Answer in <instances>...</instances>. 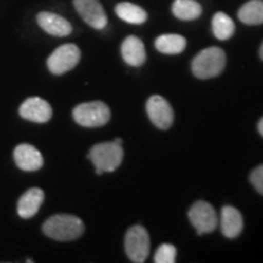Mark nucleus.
<instances>
[{"mask_svg":"<svg viewBox=\"0 0 263 263\" xmlns=\"http://www.w3.org/2000/svg\"><path fill=\"white\" fill-rule=\"evenodd\" d=\"M227 64L226 52L221 48L211 47L203 49L194 58L192 71L200 80H209L222 73Z\"/></svg>","mask_w":263,"mask_h":263,"instance_id":"nucleus-2","label":"nucleus"},{"mask_svg":"<svg viewBox=\"0 0 263 263\" xmlns=\"http://www.w3.org/2000/svg\"><path fill=\"white\" fill-rule=\"evenodd\" d=\"M121 54L126 64L139 67L146 60V51L144 43L136 35H129L121 45Z\"/></svg>","mask_w":263,"mask_h":263,"instance_id":"nucleus-14","label":"nucleus"},{"mask_svg":"<svg viewBox=\"0 0 263 263\" xmlns=\"http://www.w3.org/2000/svg\"><path fill=\"white\" fill-rule=\"evenodd\" d=\"M257 128H258L259 134H261V136L263 137V117L261 118V121H259V122H258V126H257Z\"/></svg>","mask_w":263,"mask_h":263,"instance_id":"nucleus-23","label":"nucleus"},{"mask_svg":"<svg viewBox=\"0 0 263 263\" xmlns=\"http://www.w3.org/2000/svg\"><path fill=\"white\" fill-rule=\"evenodd\" d=\"M37 24L43 31L54 37H66L72 33V26L62 16L54 12L42 11L37 15Z\"/></svg>","mask_w":263,"mask_h":263,"instance_id":"nucleus-12","label":"nucleus"},{"mask_svg":"<svg viewBox=\"0 0 263 263\" xmlns=\"http://www.w3.org/2000/svg\"><path fill=\"white\" fill-rule=\"evenodd\" d=\"M14 161L16 166L25 172L39 171L44 164L41 151L31 144H20L14 150Z\"/></svg>","mask_w":263,"mask_h":263,"instance_id":"nucleus-11","label":"nucleus"},{"mask_svg":"<svg viewBox=\"0 0 263 263\" xmlns=\"http://www.w3.org/2000/svg\"><path fill=\"white\" fill-rule=\"evenodd\" d=\"M81 60V50L76 44L68 43L55 49L48 58L47 66L52 74L61 76L73 70Z\"/></svg>","mask_w":263,"mask_h":263,"instance_id":"nucleus-5","label":"nucleus"},{"mask_svg":"<svg viewBox=\"0 0 263 263\" xmlns=\"http://www.w3.org/2000/svg\"><path fill=\"white\" fill-rule=\"evenodd\" d=\"M114 141H115V143L120 144V145H122V143H123V140H122V139H121V138H117V139H115Z\"/></svg>","mask_w":263,"mask_h":263,"instance_id":"nucleus-24","label":"nucleus"},{"mask_svg":"<svg viewBox=\"0 0 263 263\" xmlns=\"http://www.w3.org/2000/svg\"><path fill=\"white\" fill-rule=\"evenodd\" d=\"M72 3L85 24L99 31L106 27L107 15L99 0H72Z\"/></svg>","mask_w":263,"mask_h":263,"instance_id":"nucleus-8","label":"nucleus"},{"mask_svg":"<svg viewBox=\"0 0 263 263\" xmlns=\"http://www.w3.org/2000/svg\"><path fill=\"white\" fill-rule=\"evenodd\" d=\"M115 12L122 21L130 25H143L147 20L145 10L133 3H120L115 8Z\"/></svg>","mask_w":263,"mask_h":263,"instance_id":"nucleus-16","label":"nucleus"},{"mask_svg":"<svg viewBox=\"0 0 263 263\" xmlns=\"http://www.w3.org/2000/svg\"><path fill=\"white\" fill-rule=\"evenodd\" d=\"M177 250L171 244H162L157 249L154 262L155 263H173L176 262Z\"/></svg>","mask_w":263,"mask_h":263,"instance_id":"nucleus-21","label":"nucleus"},{"mask_svg":"<svg viewBox=\"0 0 263 263\" xmlns=\"http://www.w3.org/2000/svg\"><path fill=\"white\" fill-rule=\"evenodd\" d=\"M146 112L150 121L160 129H168L174 120L173 108L166 99L160 95H153L146 103Z\"/></svg>","mask_w":263,"mask_h":263,"instance_id":"nucleus-9","label":"nucleus"},{"mask_svg":"<svg viewBox=\"0 0 263 263\" xmlns=\"http://www.w3.org/2000/svg\"><path fill=\"white\" fill-rule=\"evenodd\" d=\"M186 47V39L180 34H162L156 38L155 48L162 54L177 55L184 51Z\"/></svg>","mask_w":263,"mask_h":263,"instance_id":"nucleus-17","label":"nucleus"},{"mask_svg":"<svg viewBox=\"0 0 263 263\" xmlns=\"http://www.w3.org/2000/svg\"><path fill=\"white\" fill-rule=\"evenodd\" d=\"M238 17L242 24L255 26L263 24V0H250L239 9Z\"/></svg>","mask_w":263,"mask_h":263,"instance_id":"nucleus-18","label":"nucleus"},{"mask_svg":"<svg viewBox=\"0 0 263 263\" xmlns=\"http://www.w3.org/2000/svg\"><path fill=\"white\" fill-rule=\"evenodd\" d=\"M250 182L259 194L263 195V164L256 167L250 174Z\"/></svg>","mask_w":263,"mask_h":263,"instance_id":"nucleus-22","label":"nucleus"},{"mask_svg":"<svg viewBox=\"0 0 263 263\" xmlns=\"http://www.w3.org/2000/svg\"><path fill=\"white\" fill-rule=\"evenodd\" d=\"M72 117L82 127L98 128L110 121L111 111L103 101H90L77 105L72 111Z\"/></svg>","mask_w":263,"mask_h":263,"instance_id":"nucleus-4","label":"nucleus"},{"mask_svg":"<svg viewBox=\"0 0 263 263\" xmlns=\"http://www.w3.org/2000/svg\"><path fill=\"white\" fill-rule=\"evenodd\" d=\"M44 192L41 188H31L20 196L17 201V215L24 219H29L37 215L44 201Z\"/></svg>","mask_w":263,"mask_h":263,"instance_id":"nucleus-13","label":"nucleus"},{"mask_svg":"<svg viewBox=\"0 0 263 263\" xmlns=\"http://www.w3.org/2000/svg\"><path fill=\"white\" fill-rule=\"evenodd\" d=\"M124 249L132 262H145L150 252V239L146 229L141 226H133L128 229L124 238Z\"/></svg>","mask_w":263,"mask_h":263,"instance_id":"nucleus-6","label":"nucleus"},{"mask_svg":"<svg viewBox=\"0 0 263 263\" xmlns=\"http://www.w3.org/2000/svg\"><path fill=\"white\" fill-rule=\"evenodd\" d=\"M213 34L219 41H228L235 32V25L233 20L224 12H216L212 18Z\"/></svg>","mask_w":263,"mask_h":263,"instance_id":"nucleus-20","label":"nucleus"},{"mask_svg":"<svg viewBox=\"0 0 263 263\" xmlns=\"http://www.w3.org/2000/svg\"><path fill=\"white\" fill-rule=\"evenodd\" d=\"M172 12L182 21H193L201 16L202 8L195 0H174Z\"/></svg>","mask_w":263,"mask_h":263,"instance_id":"nucleus-19","label":"nucleus"},{"mask_svg":"<svg viewBox=\"0 0 263 263\" xmlns=\"http://www.w3.org/2000/svg\"><path fill=\"white\" fill-rule=\"evenodd\" d=\"M259 57H261V59L263 60V43H262L261 48H259Z\"/></svg>","mask_w":263,"mask_h":263,"instance_id":"nucleus-25","label":"nucleus"},{"mask_svg":"<svg viewBox=\"0 0 263 263\" xmlns=\"http://www.w3.org/2000/svg\"><path fill=\"white\" fill-rule=\"evenodd\" d=\"M43 233L58 241H72L84 234V223L80 217L67 213L54 215L43 223Z\"/></svg>","mask_w":263,"mask_h":263,"instance_id":"nucleus-1","label":"nucleus"},{"mask_svg":"<svg viewBox=\"0 0 263 263\" xmlns=\"http://www.w3.org/2000/svg\"><path fill=\"white\" fill-rule=\"evenodd\" d=\"M222 234L228 239H235L244 228V219L235 207L224 206L221 211Z\"/></svg>","mask_w":263,"mask_h":263,"instance_id":"nucleus-15","label":"nucleus"},{"mask_svg":"<svg viewBox=\"0 0 263 263\" xmlns=\"http://www.w3.org/2000/svg\"><path fill=\"white\" fill-rule=\"evenodd\" d=\"M123 147L115 141L99 143L91 147L88 157L95 166L97 174L114 172L121 166L123 160Z\"/></svg>","mask_w":263,"mask_h":263,"instance_id":"nucleus-3","label":"nucleus"},{"mask_svg":"<svg viewBox=\"0 0 263 263\" xmlns=\"http://www.w3.org/2000/svg\"><path fill=\"white\" fill-rule=\"evenodd\" d=\"M189 219L199 235L213 232L218 224L215 209L206 201H197L190 207Z\"/></svg>","mask_w":263,"mask_h":263,"instance_id":"nucleus-7","label":"nucleus"},{"mask_svg":"<svg viewBox=\"0 0 263 263\" xmlns=\"http://www.w3.org/2000/svg\"><path fill=\"white\" fill-rule=\"evenodd\" d=\"M18 114L24 120L34 123H47L52 117V108L50 104L44 99L32 97L26 99L18 108Z\"/></svg>","mask_w":263,"mask_h":263,"instance_id":"nucleus-10","label":"nucleus"}]
</instances>
